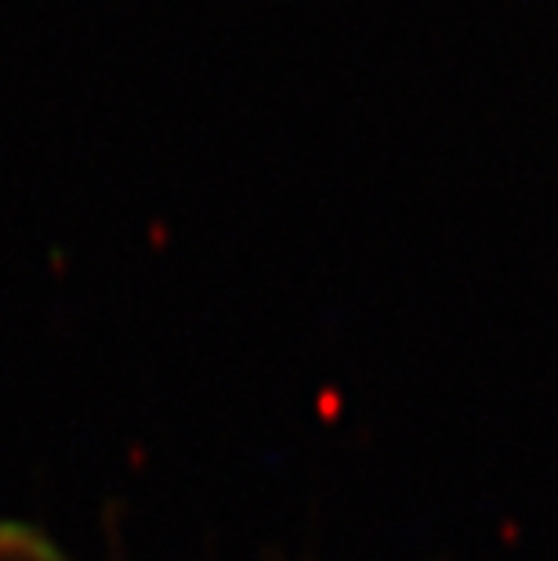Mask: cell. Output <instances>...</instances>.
Listing matches in <instances>:
<instances>
[{
  "label": "cell",
  "instance_id": "obj_1",
  "mask_svg": "<svg viewBox=\"0 0 558 561\" xmlns=\"http://www.w3.org/2000/svg\"><path fill=\"white\" fill-rule=\"evenodd\" d=\"M0 561H77L37 525L0 518Z\"/></svg>",
  "mask_w": 558,
  "mask_h": 561
}]
</instances>
